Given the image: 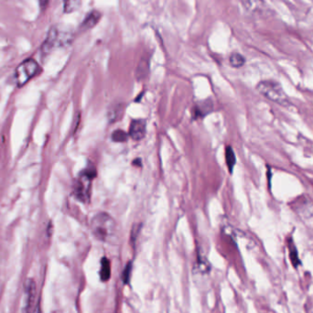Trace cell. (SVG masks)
<instances>
[{
	"label": "cell",
	"instance_id": "obj_1",
	"mask_svg": "<svg viewBox=\"0 0 313 313\" xmlns=\"http://www.w3.org/2000/svg\"><path fill=\"white\" fill-rule=\"evenodd\" d=\"M91 230L100 241L112 242L117 235V224L110 215L99 213L92 219Z\"/></svg>",
	"mask_w": 313,
	"mask_h": 313
},
{
	"label": "cell",
	"instance_id": "obj_2",
	"mask_svg": "<svg viewBox=\"0 0 313 313\" xmlns=\"http://www.w3.org/2000/svg\"><path fill=\"white\" fill-rule=\"evenodd\" d=\"M257 90L266 98L275 102L282 106H288L289 99L287 93L283 90L282 86L275 81H262L257 86Z\"/></svg>",
	"mask_w": 313,
	"mask_h": 313
},
{
	"label": "cell",
	"instance_id": "obj_3",
	"mask_svg": "<svg viewBox=\"0 0 313 313\" xmlns=\"http://www.w3.org/2000/svg\"><path fill=\"white\" fill-rule=\"evenodd\" d=\"M96 176L95 168L92 164L86 168L77 179L74 184V194L78 200L82 202H87L90 198L91 181Z\"/></svg>",
	"mask_w": 313,
	"mask_h": 313
},
{
	"label": "cell",
	"instance_id": "obj_4",
	"mask_svg": "<svg viewBox=\"0 0 313 313\" xmlns=\"http://www.w3.org/2000/svg\"><path fill=\"white\" fill-rule=\"evenodd\" d=\"M40 66L38 62L34 59H27L21 63H19V66L16 68L14 79L15 83L18 87H23L26 86L30 81L35 77L37 74Z\"/></svg>",
	"mask_w": 313,
	"mask_h": 313
},
{
	"label": "cell",
	"instance_id": "obj_5",
	"mask_svg": "<svg viewBox=\"0 0 313 313\" xmlns=\"http://www.w3.org/2000/svg\"><path fill=\"white\" fill-rule=\"evenodd\" d=\"M37 296L36 283L32 278H28L24 285V296L22 304V313H33Z\"/></svg>",
	"mask_w": 313,
	"mask_h": 313
},
{
	"label": "cell",
	"instance_id": "obj_6",
	"mask_svg": "<svg viewBox=\"0 0 313 313\" xmlns=\"http://www.w3.org/2000/svg\"><path fill=\"white\" fill-rule=\"evenodd\" d=\"M59 38H60V33L58 29H56L55 27H52L48 32L47 37L45 39L41 48V53L43 57H47L57 46L61 45Z\"/></svg>",
	"mask_w": 313,
	"mask_h": 313
},
{
	"label": "cell",
	"instance_id": "obj_7",
	"mask_svg": "<svg viewBox=\"0 0 313 313\" xmlns=\"http://www.w3.org/2000/svg\"><path fill=\"white\" fill-rule=\"evenodd\" d=\"M147 131V123L144 119H134L130 124L129 135L132 139L139 141L144 138Z\"/></svg>",
	"mask_w": 313,
	"mask_h": 313
},
{
	"label": "cell",
	"instance_id": "obj_8",
	"mask_svg": "<svg viewBox=\"0 0 313 313\" xmlns=\"http://www.w3.org/2000/svg\"><path fill=\"white\" fill-rule=\"evenodd\" d=\"M213 109H214V104L210 99L204 100V101H200L194 105L192 115H193L194 119L203 118L209 115L213 111Z\"/></svg>",
	"mask_w": 313,
	"mask_h": 313
},
{
	"label": "cell",
	"instance_id": "obj_9",
	"mask_svg": "<svg viewBox=\"0 0 313 313\" xmlns=\"http://www.w3.org/2000/svg\"><path fill=\"white\" fill-rule=\"evenodd\" d=\"M100 18H101V14L96 10H92L91 12L88 13L86 19L83 20V23L81 25V29L83 31H88V30L92 29L98 23Z\"/></svg>",
	"mask_w": 313,
	"mask_h": 313
},
{
	"label": "cell",
	"instance_id": "obj_10",
	"mask_svg": "<svg viewBox=\"0 0 313 313\" xmlns=\"http://www.w3.org/2000/svg\"><path fill=\"white\" fill-rule=\"evenodd\" d=\"M124 114V105L122 104H113L107 111V119L110 123H116L121 119Z\"/></svg>",
	"mask_w": 313,
	"mask_h": 313
},
{
	"label": "cell",
	"instance_id": "obj_11",
	"mask_svg": "<svg viewBox=\"0 0 313 313\" xmlns=\"http://www.w3.org/2000/svg\"><path fill=\"white\" fill-rule=\"evenodd\" d=\"M111 276V267L109 260L104 258L101 261V270H100V277L102 281H107Z\"/></svg>",
	"mask_w": 313,
	"mask_h": 313
},
{
	"label": "cell",
	"instance_id": "obj_12",
	"mask_svg": "<svg viewBox=\"0 0 313 313\" xmlns=\"http://www.w3.org/2000/svg\"><path fill=\"white\" fill-rule=\"evenodd\" d=\"M229 62H230V65L232 67L240 68L244 66V64L246 63V59L244 56L241 55L240 53L233 52L229 57Z\"/></svg>",
	"mask_w": 313,
	"mask_h": 313
},
{
	"label": "cell",
	"instance_id": "obj_13",
	"mask_svg": "<svg viewBox=\"0 0 313 313\" xmlns=\"http://www.w3.org/2000/svg\"><path fill=\"white\" fill-rule=\"evenodd\" d=\"M81 3L82 0H63V10L67 14L74 12L80 7Z\"/></svg>",
	"mask_w": 313,
	"mask_h": 313
},
{
	"label": "cell",
	"instance_id": "obj_14",
	"mask_svg": "<svg viewBox=\"0 0 313 313\" xmlns=\"http://www.w3.org/2000/svg\"><path fill=\"white\" fill-rule=\"evenodd\" d=\"M225 160H226V164H227L228 170L229 172L232 173L233 171V168L235 166L236 163V158L233 152V148L231 147H226L225 150Z\"/></svg>",
	"mask_w": 313,
	"mask_h": 313
},
{
	"label": "cell",
	"instance_id": "obj_15",
	"mask_svg": "<svg viewBox=\"0 0 313 313\" xmlns=\"http://www.w3.org/2000/svg\"><path fill=\"white\" fill-rule=\"evenodd\" d=\"M289 258L291 260V263L297 268L299 265L301 264V260L298 256V250L295 246L294 243L292 240H289Z\"/></svg>",
	"mask_w": 313,
	"mask_h": 313
},
{
	"label": "cell",
	"instance_id": "obj_16",
	"mask_svg": "<svg viewBox=\"0 0 313 313\" xmlns=\"http://www.w3.org/2000/svg\"><path fill=\"white\" fill-rule=\"evenodd\" d=\"M242 3L249 11H258L263 6L262 0H242Z\"/></svg>",
	"mask_w": 313,
	"mask_h": 313
},
{
	"label": "cell",
	"instance_id": "obj_17",
	"mask_svg": "<svg viewBox=\"0 0 313 313\" xmlns=\"http://www.w3.org/2000/svg\"><path fill=\"white\" fill-rule=\"evenodd\" d=\"M129 135L125 132L124 130L121 129H117L115 130L113 133H112V140L114 142H120V143H124V142L127 141L128 138H129Z\"/></svg>",
	"mask_w": 313,
	"mask_h": 313
},
{
	"label": "cell",
	"instance_id": "obj_18",
	"mask_svg": "<svg viewBox=\"0 0 313 313\" xmlns=\"http://www.w3.org/2000/svg\"><path fill=\"white\" fill-rule=\"evenodd\" d=\"M147 73H148V63L147 62H145L144 60H141V62L139 64V66L137 68V71H136V76L138 78H145L147 76Z\"/></svg>",
	"mask_w": 313,
	"mask_h": 313
},
{
	"label": "cell",
	"instance_id": "obj_19",
	"mask_svg": "<svg viewBox=\"0 0 313 313\" xmlns=\"http://www.w3.org/2000/svg\"><path fill=\"white\" fill-rule=\"evenodd\" d=\"M131 270H132V265L129 263V264L127 265V267H126V268H125V270H124L123 272L124 282H129V279H130V275H131Z\"/></svg>",
	"mask_w": 313,
	"mask_h": 313
},
{
	"label": "cell",
	"instance_id": "obj_20",
	"mask_svg": "<svg viewBox=\"0 0 313 313\" xmlns=\"http://www.w3.org/2000/svg\"><path fill=\"white\" fill-rule=\"evenodd\" d=\"M40 1V6H41V8L42 9H45L47 6H48V4H49V0H39Z\"/></svg>",
	"mask_w": 313,
	"mask_h": 313
}]
</instances>
